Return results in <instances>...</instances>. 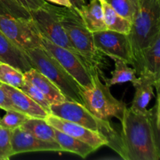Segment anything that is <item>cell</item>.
<instances>
[{
	"mask_svg": "<svg viewBox=\"0 0 160 160\" xmlns=\"http://www.w3.org/2000/svg\"><path fill=\"white\" fill-rule=\"evenodd\" d=\"M63 120L101 133L109 141L108 146L117 151L119 133L111 126L109 120H102L92 114L84 105L73 101H66L50 105V113Z\"/></svg>",
	"mask_w": 160,
	"mask_h": 160,
	"instance_id": "5b68a950",
	"label": "cell"
},
{
	"mask_svg": "<svg viewBox=\"0 0 160 160\" xmlns=\"http://www.w3.org/2000/svg\"><path fill=\"white\" fill-rule=\"evenodd\" d=\"M159 81L160 79L151 72L143 70L139 73L138 77L132 82L135 92L130 108L138 112H145L154 95V88L159 90Z\"/></svg>",
	"mask_w": 160,
	"mask_h": 160,
	"instance_id": "4fadbf2b",
	"label": "cell"
},
{
	"mask_svg": "<svg viewBox=\"0 0 160 160\" xmlns=\"http://www.w3.org/2000/svg\"><path fill=\"white\" fill-rule=\"evenodd\" d=\"M23 76L26 81L35 86L41 92L43 93L51 105L62 102L67 100L59 88L38 70L31 68L24 72Z\"/></svg>",
	"mask_w": 160,
	"mask_h": 160,
	"instance_id": "e0dca14e",
	"label": "cell"
},
{
	"mask_svg": "<svg viewBox=\"0 0 160 160\" xmlns=\"http://www.w3.org/2000/svg\"><path fill=\"white\" fill-rule=\"evenodd\" d=\"M45 120L52 128L88 144L95 150L109 145L108 139L101 133L95 132L78 123L63 120L52 114H48Z\"/></svg>",
	"mask_w": 160,
	"mask_h": 160,
	"instance_id": "8fae6325",
	"label": "cell"
},
{
	"mask_svg": "<svg viewBox=\"0 0 160 160\" xmlns=\"http://www.w3.org/2000/svg\"><path fill=\"white\" fill-rule=\"evenodd\" d=\"M92 36L95 48L104 56L132 64V51L128 34L106 29L92 33Z\"/></svg>",
	"mask_w": 160,
	"mask_h": 160,
	"instance_id": "30bf717a",
	"label": "cell"
},
{
	"mask_svg": "<svg viewBox=\"0 0 160 160\" xmlns=\"http://www.w3.org/2000/svg\"><path fill=\"white\" fill-rule=\"evenodd\" d=\"M0 31L23 51L42 47L40 36L31 19L0 14Z\"/></svg>",
	"mask_w": 160,
	"mask_h": 160,
	"instance_id": "9c48e42d",
	"label": "cell"
},
{
	"mask_svg": "<svg viewBox=\"0 0 160 160\" xmlns=\"http://www.w3.org/2000/svg\"><path fill=\"white\" fill-rule=\"evenodd\" d=\"M131 65L138 75L143 70H147L160 79V34L148 47L133 57Z\"/></svg>",
	"mask_w": 160,
	"mask_h": 160,
	"instance_id": "9a60e30c",
	"label": "cell"
},
{
	"mask_svg": "<svg viewBox=\"0 0 160 160\" xmlns=\"http://www.w3.org/2000/svg\"><path fill=\"white\" fill-rule=\"evenodd\" d=\"M78 9L88 29L92 33L106 30L102 3L98 0H92Z\"/></svg>",
	"mask_w": 160,
	"mask_h": 160,
	"instance_id": "ac0fdd59",
	"label": "cell"
},
{
	"mask_svg": "<svg viewBox=\"0 0 160 160\" xmlns=\"http://www.w3.org/2000/svg\"><path fill=\"white\" fill-rule=\"evenodd\" d=\"M0 82L20 88L24 82L23 73L9 64L0 62Z\"/></svg>",
	"mask_w": 160,
	"mask_h": 160,
	"instance_id": "cb8c5ba5",
	"label": "cell"
},
{
	"mask_svg": "<svg viewBox=\"0 0 160 160\" xmlns=\"http://www.w3.org/2000/svg\"><path fill=\"white\" fill-rule=\"evenodd\" d=\"M24 52L32 68L51 80L67 100L84 105L81 86L48 50L42 46L24 50Z\"/></svg>",
	"mask_w": 160,
	"mask_h": 160,
	"instance_id": "7a4b0ae2",
	"label": "cell"
},
{
	"mask_svg": "<svg viewBox=\"0 0 160 160\" xmlns=\"http://www.w3.org/2000/svg\"><path fill=\"white\" fill-rule=\"evenodd\" d=\"M11 145L13 156L32 152H63L56 142L41 140L21 128L11 131Z\"/></svg>",
	"mask_w": 160,
	"mask_h": 160,
	"instance_id": "7c38bea8",
	"label": "cell"
},
{
	"mask_svg": "<svg viewBox=\"0 0 160 160\" xmlns=\"http://www.w3.org/2000/svg\"><path fill=\"white\" fill-rule=\"evenodd\" d=\"M98 1H99V2H101V3H102V2H104V1H105V0H98Z\"/></svg>",
	"mask_w": 160,
	"mask_h": 160,
	"instance_id": "836d02e7",
	"label": "cell"
},
{
	"mask_svg": "<svg viewBox=\"0 0 160 160\" xmlns=\"http://www.w3.org/2000/svg\"><path fill=\"white\" fill-rule=\"evenodd\" d=\"M106 29L128 34L131 31V22L119 15L107 2L102 3Z\"/></svg>",
	"mask_w": 160,
	"mask_h": 160,
	"instance_id": "44dd1931",
	"label": "cell"
},
{
	"mask_svg": "<svg viewBox=\"0 0 160 160\" xmlns=\"http://www.w3.org/2000/svg\"><path fill=\"white\" fill-rule=\"evenodd\" d=\"M120 122L121 130L116 152L122 159H159L160 141L155 136L148 109L145 112H138L126 107Z\"/></svg>",
	"mask_w": 160,
	"mask_h": 160,
	"instance_id": "6da1fadb",
	"label": "cell"
},
{
	"mask_svg": "<svg viewBox=\"0 0 160 160\" xmlns=\"http://www.w3.org/2000/svg\"><path fill=\"white\" fill-rule=\"evenodd\" d=\"M30 14L40 35L46 38L56 45L79 54L70 42L61 24L58 6H53L46 2L39 9L30 11Z\"/></svg>",
	"mask_w": 160,
	"mask_h": 160,
	"instance_id": "ba28073f",
	"label": "cell"
},
{
	"mask_svg": "<svg viewBox=\"0 0 160 160\" xmlns=\"http://www.w3.org/2000/svg\"><path fill=\"white\" fill-rule=\"evenodd\" d=\"M20 89L23 91L25 94H27L28 96L31 97L34 102H36L39 106H42L48 113H50V105L51 104L48 102L43 93L41 92L35 86H34L32 84L24 79V82L20 88Z\"/></svg>",
	"mask_w": 160,
	"mask_h": 160,
	"instance_id": "484cf974",
	"label": "cell"
},
{
	"mask_svg": "<svg viewBox=\"0 0 160 160\" xmlns=\"http://www.w3.org/2000/svg\"><path fill=\"white\" fill-rule=\"evenodd\" d=\"M42 46L48 50L62 67L79 83L83 89L92 88L98 70L83 56L65 48L56 45L40 35Z\"/></svg>",
	"mask_w": 160,
	"mask_h": 160,
	"instance_id": "8992f818",
	"label": "cell"
},
{
	"mask_svg": "<svg viewBox=\"0 0 160 160\" xmlns=\"http://www.w3.org/2000/svg\"><path fill=\"white\" fill-rule=\"evenodd\" d=\"M12 156L11 131L0 124V160H8Z\"/></svg>",
	"mask_w": 160,
	"mask_h": 160,
	"instance_id": "4316f807",
	"label": "cell"
},
{
	"mask_svg": "<svg viewBox=\"0 0 160 160\" xmlns=\"http://www.w3.org/2000/svg\"><path fill=\"white\" fill-rule=\"evenodd\" d=\"M6 112V113L3 116V117L0 118V124L10 131L20 128L23 123L30 118L25 114L17 110H9Z\"/></svg>",
	"mask_w": 160,
	"mask_h": 160,
	"instance_id": "d4e9b609",
	"label": "cell"
},
{
	"mask_svg": "<svg viewBox=\"0 0 160 160\" xmlns=\"http://www.w3.org/2000/svg\"><path fill=\"white\" fill-rule=\"evenodd\" d=\"M46 1L57 4L60 6H64V7H73L70 0H46Z\"/></svg>",
	"mask_w": 160,
	"mask_h": 160,
	"instance_id": "4dcf8cb0",
	"label": "cell"
},
{
	"mask_svg": "<svg viewBox=\"0 0 160 160\" xmlns=\"http://www.w3.org/2000/svg\"><path fill=\"white\" fill-rule=\"evenodd\" d=\"M58 12L63 30L77 52L99 70L103 63L104 55L95 48L92 33L87 28L78 9L58 6Z\"/></svg>",
	"mask_w": 160,
	"mask_h": 160,
	"instance_id": "3957f363",
	"label": "cell"
},
{
	"mask_svg": "<svg viewBox=\"0 0 160 160\" xmlns=\"http://www.w3.org/2000/svg\"><path fill=\"white\" fill-rule=\"evenodd\" d=\"M115 62V70L112 71L110 78H105V84L110 88L115 84L131 81L133 82L137 78V73L134 68L128 66V63L118 58L112 59Z\"/></svg>",
	"mask_w": 160,
	"mask_h": 160,
	"instance_id": "7402d4cb",
	"label": "cell"
},
{
	"mask_svg": "<svg viewBox=\"0 0 160 160\" xmlns=\"http://www.w3.org/2000/svg\"><path fill=\"white\" fill-rule=\"evenodd\" d=\"M140 0H105L119 15L132 22L139 8Z\"/></svg>",
	"mask_w": 160,
	"mask_h": 160,
	"instance_id": "603a6c76",
	"label": "cell"
},
{
	"mask_svg": "<svg viewBox=\"0 0 160 160\" xmlns=\"http://www.w3.org/2000/svg\"><path fill=\"white\" fill-rule=\"evenodd\" d=\"M54 132L56 142L60 145L63 152L73 153L85 159L88 156L95 151V148L88 144L68 135L56 128H54Z\"/></svg>",
	"mask_w": 160,
	"mask_h": 160,
	"instance_id": "d6986e66",
	"label": "cell"
},
{
	"mask_svg": "<svg viewBox=\"0 0 160 160\" xmlns=\"http://www.w3.org/2000/svg\"><path fill=\"white\" fill-rule=\"evenodd\" d=\"M20 128L41 140L56 142L54 128L48 124L45 119L30 117Z\"/></svg>",
	"mask_w": 160,
	"mask_h": 160,
	"instance_id": "ffe728a7",
	"label": "cell"
},
{
	"mask_svg": "<svg viewBox=\"0 0 160 160\" xmlns=\"http://www.w3.org/2000/svg\"><path fill=\"white\" fill-rule=\"evenodd\" d=\"M0 14H2V15H9V14H8V12H6V11L5 10V9H3L1 6H0Z\"/></svg>",
	"mask_w": 160,
	"mask_h": 160,
	"instance_id": "d6a6232c",
	"label": "cell"
},
{
	"mask_svg": "<svg viewBox=\"0 0 160 160\" xmlns=\"http://www.w3.org/2000/svg\"><path fill=\"white\" fill-rule=\"evenodd\" d=\"M20 6L28 11H33L42 7L46 1L45 0H15Z\"/></svg>",
	"mask_w": 160,
	"mask_h": 160,
	"instance_id": "f1b7e54d",
	"label": "cell"
},
{
	"mask_svg": "<svg viewBox=\"0 0 160 160\" xmlns=\"http://www.w3.org/2000/svg\"><path fill=\"white\" fill-rule=\"evenodd\" d=\"M160 34V0H140L128 34L133 57Z\"/></svg>",
	"mask_w": 160,
	"mask_h": 160,
	"instance_id": "277c9868",
	"label": "cell"
},
{
	"mask_svg": "<svg viewBox=\"0 0 160 160\" xmlns=\"http://www.w3.org/2000/svg\"><path fill=\"white\" fill-rule=\"evenodd\" d=\"M72 3V6L76 9H80L84 5H85V0H70Z\"/></svg>",
	"mask_w": 160,
	"mask_h": 160,
	"instance_id": "1f68e13d",
	"label": "cell"
},
{
	"mask_svg": "<svg viewBox=\"0 0 160 160\" xmlns=\"http://www.w3.org/2000/svg\"><path fill=\"white\" fill-rule=\"evenodd\" d=\"M84 106L92 114L102 120L115 117L121 120L126 104L117 99L110 92L109 87L103 84L97 74L92 88L83 89Z\"/></svg>",
	"mask_w": 160,
	"mask_h": 160,
	"instance_id": "52a82bcc",
	"label": "cell"
},
{
	"mask_svg": "<svg viewBox=\"0 0 160 160\" xmlns=\"http://www.w3.org/2000/svg\"><path fill=\"white\" fill-rule=\"evenodd\" d=\"M1 87L10 100L12 106L18 112L31 118L45 119L49 114L20 88L2 83H1Z\"/></svg>",
	"mask_w": 160,
	"mask_h": 160,
	"instance_id": "5bb4252c",
	"label": "cell"
},
{
	"mask_svg": "<svg viewBox=\"0 0 160 160\" xmlns=\"http://www.w3.org/2000/svg\"><path fill=\"white\" fill-rule=\"evenodd\" d=\"M0 109L5 111L16 110L11 104V102L8 98L7 95L5 93L3 89L2 88L1 82H0Z\"/></svg>",
	"mask_w": 160,
	"mask_h": 160,
	"instance_id": "f546056e",
	"label": "cell"
},
{
	"mask_svg": "<svg viewBox=\"0 0 160 160\" xmlns=\"http://www.w3.org/2000/svg\"><path fill=\"white\" fill-rule=\"evenodd\" d=\"M0 6L11 17L25 20L31 19L29 11L20 6L15 0H0Z\"/></svg>",
	"mask_w": 160,
	"mask_h": 160,
	"instance_id": "83f0119b",
	"label": "cell"
},
{
	"mask_svg": "<svg viewBox=\"0 0 160 160\" xmlns=\"http://www.w3.org/2000/svg\"><path fill=\"white\" fill-rule=\"evenodd\" d=\"M0 62L9 64L21 72L32 68L24 51L12 43L0 31Z\"/></svg>",
	"mask_w": 160,
	"mask_h": 160,
	"instance_id": "2e32d148",
	"label": "cell"
}]
</instances>
